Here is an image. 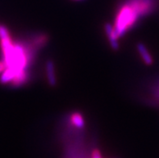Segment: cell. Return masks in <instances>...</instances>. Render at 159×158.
Listing matches in <instances>:
<instances>
[{"label":"cell","instance_id":"6da1fadb","mask_svg":"<svg viewBox=\"0 0 159 158\" xmlns=\"http://www.w3.org/2000/svg\"><path fill=\"white\" fill-rule=\"evenodd\" d=\"M152 0H129L120 8L116 16L114 29L119 38L135 25L137 20L153 11Z\"/></svg>","mask_w":159,"mask_h":158},{"label":"cell","instance_id":"7a4b0ae2","mask_svg":"<svg viewBox=\"0 0 159 158\" xmlns=\"http://www.w3.org/2000/svg\"><path fill=\"white\" fill-rule=\"evenodd\" d=\"M104 29L111 48L115 51L118 50L120 48L119 42H118L119 37H118L116 32L115 29H114V27L110 24H106L104 25Z\"/></svg>","mask_w":159,"mask_h":158},{"label":"cell","instance_id":"3957f363","mask_svg":"<svg viewBox=\"0 0 159 158\" xmlns=\"http://www.w3.org/2000/svg\"><path fill=\"white\" fill-rule=\"evenodd\" d=\"M137 48L140 56L142 58V61L145 62V64L147 65H151L153 62V57H152L151 54L149 53V50L145 47V44H142V43H138L137 44Z\"/></svg>","mask_w":159,"mask_h":158},{"label":"cell","instance_id":"277c9868","mask_svg":"<svg viewBox=\"0 0 159 158\" xmlns=\"http://www.w3.org/2000/svg\"><path fill=\"white\" fill-rule=\"evenodd\" d=\"M45 65H46V75L48 84L51 86H56L57 78L56 74H55V67L53 62L51 60L47 61Z\"/></svg>","mask_w":159,"mask_h":158},{"label":"cell","instance_id":"5b68a950","mask_svg":"<svg viewBox=\"0 0 159 158\" xmlns=\"http://www.w3.org/2000/svg\"><path fill=\"white\" fill-rule=\"evenodd\" d=\"M70 121L74 126L79 128V129H81V128H83L84 127V120H83V117L79 112H75V113H73L71 115Z\"/></svg>","mask_w":159,"mask_h":158},{"label":"cell","instance_id":"8992f818","mask_svg":"<svg viewBox=\"0 0 159 158\" xmlns=\"http://www.w3.org/2000/svg\"><path fill=\"white\" fill-rule=\"evenodd\" d=\"M48 40V38L46 35H40L35 38L34 41H33V47L35 48H37V49L39 48H42L44 46V44H46Z\"/></svg>","mask_w":159,"mask_h":158},{"label":"cell","instance_id":"52a82bcc","mask_svg":"<svg viewBox=\"0 0 159 158\" xmlns=\"http://www.w3.org/2000/svg\"><path fill=\"white\" fill-rule=\"evenodd\" d=\"M91 158H102V155L99 149L95 148L93 150L92 153H91Z\"/></svg>","mask_w":159,"mask_h":158},{"label":"cell","instance_id":"ba28073f","mask_svg":"<svg viewBox=\"0 0 159 158\" xmlns=\"http://www.w3.org/2000/svg\"><path fill=\"white\" fill-rule=\"evenodd\" d=\"M6 68L7 65L6 64H5V62H4L3 61H0V74H2Z\"/></svg>","mask_w":159,"mask_h":158},{"label":"cell","instance_id":"9c48e42d","mask_svg":"<svg viewBox=\"0 0 159 158\" xmlns=\"http://www.w3.org/2000/svg\"><path fill=\"white\" fill-rule=\"evenodd\" d=\"M155 97H156V98H157V99L159 100V84L155 90Z\"/></svg>","mask_w":159,"mask_h":158},{"label":"cell","instance_id":"30bf717a","mask_svg":"<svg viewBox=\"0 0 159 158\" xmlns=\"http://www.w3.org/2000/svg\"><path fill=\"white\" fill-rule=\"evenodd\" d=\"M76 1H80V0H76Z\"/></svg>","mask_w":159,"mask_h":158}]
</instances>
